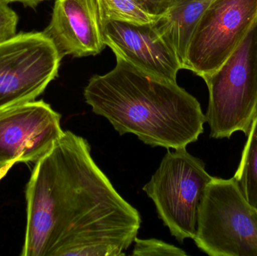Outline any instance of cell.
Here are the masks:
<instances>
[{"instance_id":"obj_3","label":"cell","mask_w":257,"mask_h":256,"mask_svg":"<svg viewBox=\"0 0 257 256\" xmlns=\"http://www.w3.org/2000/svg\"><path fill=\"white\" fill-rule=\"evenodd\" d=\"M209 93L205 120L211 138L248 135L257 113V18L253 27L220 68L202 78Z\"/></svg>"},{"instance_id":"obj_8","label":"cell","mask_w":257,"mask_h":256,"mask_svg":"<svg viewBox=\"0 0 257 256\" xmlns=\"http://www.w3.org/2000/svg\"><path fill=\"white\" fill-rule=\"evenodd\" d=\"M61 115L44 101L0 110V179L20 162H36L61 138Z\"/></svg>"},{"instance_id":"obj_14","label":"cell","mask_w":257,"mask_h":256,"mask_svg":"<svg viewBox=\"0 0 257 256\" xmlns=\"http://www.w3.org/2000/svg\"><path fill=\"white\" fill-rule=\"evenodd\" d=\"M134 249L132 255L136 256L175 255L187 254L181 248L157 239H135Z\"/></svg>"},{"instance_id":"obj_4","label":"cell","mask_w":257,"mask_h":256,"mask_svg":"<svg viewBox=\"0 0 257 256\" xmlns=\"http://www.w3.org/2000/svg\"><path fill=\"white\" fill-rule=\"evenodd\" d=\"M193 240L211 256H257V210L235 177H213L198 211Z\"/></svg>"},{"instance_id":"obj_16","label":"cell","mask_w":257,"mask_h":256,"mask_svg":"<svg viewBox=\"0 0 257 256\" xmlns=\"http://www.w3.org/2000/svg\"><path fill=\"white\" fill-rule=\"evenodd\" d=\"M149 13L160 16L163 15L174 0H136Z\"/></svg>"},{"instance_id":"obj_11","label":"cell","mask_w":257,"mask_h":256,"mask_svg":"<svg viewBox=\"0 0 257 256\" xmlns=\"http://www.w3.org/2000/svg\"><path fill=\"white\" fill-rule=\"evenodd\" d=\"M213 0H174L154 25L175 51L184 69L195 30Z\"/></svg>"},{"instance_id":"obj_13","label":"cell","mask_w":257,"mask_h":256,"mask_svg":"<svg viewBox=\"0 0 257 256\" xmlns=\"http://www.w3.org/2000/svg\"><path fill=\"white\" fill-rule=\"evenodd\" d=\"M101 22L103 26L109 21L133 24H151L157 21L155 16L145 10L136 0H96Z\"/></svg>"},{"instance_id":"obj_7","label":"cell","mask_w":257,"mask_h":256,"mask_svg":"<svg viewBox=\"0 0 257 256\" xmlns=\"http://www.w3.org/2000/svg\"><path fill=\"white\" fill-rule=\"evenodd\" d=\"M257 18V0H213L189 46L184 69L201 78L219 69L238 48Z\"/></svg>"},{"instance_id":"obj_9","label":"cell","mask_w":257,"mask_h":256,"mask_svg":"<svg viewBox=\"0 0 257 256\" xmlns=\"http://www.w3.org/2000/svg\"><path fill=\"white\" fill-rule=\"evenodd\" d=\"M103 36L116 57L151 76L177 82L182 66L154 23L109 21L103 26Z\"/></svg>"},{"instance_id":"obj_15","label":"cell","mask_w":257,"mask_h":256,"mask_svg":"<svg viewBox=\"0 0 257 256\" xmlns=\"http://www.w3.org/2000/svg\"><path fill=\"white\" fill-rule=\"evenodd\" d=\"M8 4L0 0V44L10 40L17 35L18 16Z\"/></svg>"},{"instance_id":"obj_5","label":"cell","mask_w":257,"mask_h":256,"mask_svg":"<svg viewBox=\"0 0 257 256\" xmlns=\"http://www.w3.org/2000/svg\"><path fill=\"white\" fill-rule=\"evenodd\" d=\"M211 177L205 163L186 147L169 151L143 187L154 201L157 213L171 234L180 243L194 239L198 211Z\"/></svg>"},{"instance_id":"obj_10","label":"cell","mask_w":257,"mask_h":256,"mask_svg":"<svg viewBox=\"0 0 257 256\" xmlns=\"http://www.w3.org/2000/svg\"><path fill=\"white\" fill-rule=\"evenodd\" d=\"M42 33L62 58L98 55L106 46L96 0H56L51 22Z\"/></svg>"},{"instance_id":"obj_17","label":"cell","mask_w":257,"mask_h":256,"mask_svg":"<svg viewBox=\"0 0 257 256\" xmlns=\"http://www.w3.org/2000/svg\"><path fill=\"white\" fill-rule=\"evenodd\" d=\"M6 3H21L26 6H30V7L35 8L37 6L39 3L46 0H3Z\"/></svg>"},{"instance_id":"obj_2","label":"cell","mask_w":257,"mask_h":256,"mask_svg":"<svg viewBox=\"0 0 257 256\" xmlns=\"http://www.w3.org/2000/svg\"><path fill=\"white\" fill-rule=\"evenodd\" d=\"M115 67L92 77L84 90L94 114L120 135L134 134L151 147H187L206 123L199 101L177 82L160 79L116 57Z\"/></svg>"},{"instance_id":"obj_12","label":"cell","mask_w":257,"mask_h":256,"mask_svg":"<svg viewBox=\"0 0 257 256\" xmlns=\"http://www.w3.org/2000/svg\"><path fill=\"white\" fill-rule=\"evenodd\" d=\"M247 136L241 161L234 177L246 199L257 210V113Z\"/></svg>"},{"instance_id":"obj_1","label":"cell","mask_w":257,"mask_h":256,"mask_svg":"<svg viewBox=\"0 0 257 256\" xmlns=\"http://www.w3.org/2000/svg\"><path fill=\"white\" fill-rule=\"evenodd\" d=\"M22 256H122L142 224L91 156L87 140L70 131L36 162L26 189Z\"/></svg>"},{"instance_id":"obj_6","label":"cell","mask_w":257,"mask_h":256,"mask_svg":"<svg viewBox=\"0 0 257 256\" xmlns=\"http://www.w3.org/2000/svg\"><path fill=\"white\" fill-rule=\"evenodd\" d=\"M62 57L43 33L0 44V110L36 100L58 75Z\"/></svg>"}]
</instances>
